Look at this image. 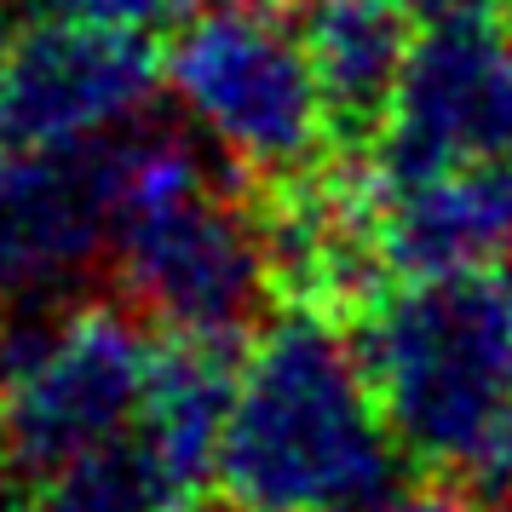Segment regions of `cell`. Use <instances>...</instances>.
<instances>
[{
	"label": "cell",
	"mask_w": 512,
	"mask_h": 512,
	"mask_svg": "<svg viewBox=\"0 0 512 512\" xmlns=\"http://www.w3.org/2000/svg\"><path fill=\"white\" fill-rule=\"evenodd\" d=\"M6 52H12V41H6V29H0V144L12 139V127H6Z\"/></svg>",
	"instance_id": "obj_16"
},
{
	"label": "cell",
	"mask_w": 512,
	"mask_h": 512,
	"mask_svg": "<svg viewBox=\"0 0 512 512\" xmlns=\"http://www.w3.org/2000/svg\"><path fill=\"white\" fill-rule=\"evenodd\" d=\"M512 162V29L443 12L415 35L380 116V179H432Z\"/></svg>",
	"instance_id": "obj_6"
},
{
	"label": "cell",
	"mask_w": 512,
	"mask_h": 512,
	"mask_svg": "<svg viewBox=\"0 0 512 512\" xmlns=\"http://www.w3.org/2000/svg\"><path fill=\"white\" fill-rule=\"evenodd\" d=\"M374 231L397 277L512 265V162L374 179Z\"/></svg>",
	"instance_id": "obj_9"
},
{
	"label": "cell",
	"mask_w": 512,
	"mask_h": 512,
	"mask_svg": "<svg viewBox=\"0 0 512 512\" xmlns=\"http://www.w3.org/2000/svg\"><path fill=\"white\" fill-rule=\"evenodd\" d=\"M231 392H236L231 340L167 334L150 357L133 443L144 449V461L162 478V489L179 501V512H196L202 489L219 484V443H225Z\"/></svg>",
	"instance_id": "obj_10"
},
{
	"label": "cell",
	"mask_w": 512,
	"mask_h": 512,
	"mask_svg": "<svg viewBox=\"0 0 512 512\" xmlns=\"http://www.w3.org/2000/svg\"><path fill=\"white\" fill-rule=\"evenodd\" d=\"M374 512H478V501H472V489L466 484H415V489H392L386 501Z\"/></svg>",
	"instance_id": "obj_14"
},
{
	"label": "cell",
	"mask_w": 512,
	"mask_h": 512,
	"mask_svg": "<svg viewBox=\"0 0 512 512\" xmlns=\"http://www.w3.org/2000/svg\"><path fill=\"white\" fill-rule=\"evenodd\" d=\"M507 495H512V489H507Z\"/></svg>",
	"instance_id": "obj_17"
},
{
	"label": "cell",
	"mask_w": 512,
	"mask_h": 512,
	"mask_svg": "<svg viewBox=\"0 0 512 512\" xmlns=\"http://www.w3.org/2000/svg\"><path fill=\"white\" fill-rule=\"evenodd\" d=\"M24 512H179V501L150 472L133 432L104 449H87L75 461L41 472Z\"/></svg>",
	"instance_id": "obj_12"
},
{
	"label": "cell",
	"mask_w": 512,
	"mask_h": 512,
	"mask_svg": "<svg viewBox=\"0 0 512 512\" xmlns=\"http://www.w3.org/2000/svg\"><path fill=\"white\" fill-rule=\"evenodd\" d=\"M173 104L242 173L294 179L334 133L300 24L265 0H213L190 12L162 58Z\"/></svg>",
	"instance_id": "obj_4"
},
{
	"label": "cell",
	"mask_w": 512,
	"mask_h": 512,
	"mask_svg": "<svg viewBox=\"0 0 512 512\" xmlns=\"http://www.w3.org/2000/svg\"><path fill=\"white\" fill-rule=\"evenodd\" d=\"M156 346L121 305H64L0 334V449L52 472L133 432Z\"/></svg>",
	"instance_id": "obj_5"
},
{
	"label": "cell",
	"mask_w": 512,
	"mask_h": 512,
	"mask_svg": "<svg viewBox=\"0 0 512 512\" xmlns=\"http://www.w3.org/2000/svg\"><path fill=\"white\" fill-rule=\"evenodd\" d=\"M12 472H18V466H12L6 449H0V512H24V495H18V484H12Z\"/></svg>",
	"instance_id": "obj_15"
},
{
	"label": "cell",
	"mask_w": 512,
	"mask_h": 512,
	"mask_svg": "<svg viewBox=\"0 0 512 512\" xmlns=\"http://www.w3.org/2000/svg\"><path fill=\"white\" fill-rule=\"evenodd\" d=\"M162 87V58L144 35L47 18L6 52V127L41 150L110 144L139 127Z\"/></svg>",
	"instance_id": "obj_7"
},
{
	"label": "cell",
	"mask_w": 512,
	"mask_h": 512,
	"mask_svg": "<svg viewBox=\"0 0 512 512\" xmlns=\"http://www.w3.org/2000/svg\"><path fill=\"white\" fill-rule=\"evenodd\" d=\"M47 18H75V24H110V29H173L190 12H202V0H35Z\"/></svg>",
	"instance_id": "obj_13"
},
{
	"label": "cell",
	"mask_w": 512,
	"mask_h": 512,
	"mask_svg": "<svg viewBox=\"0 0 512 512\" xmlns=\"http://www.w3.org/2000/svg\"><path fill=\"white\" fill-rule=\"evenodd\" d=\"M357 346L409 461L512 489V265L403 277L369 305Z\"/></svg>",
	"instance_id": "obj_2"
},
{
	"label": "cell",
	"mask_w": 512,
	"mask_h": 512,
	"mask_svg": "<svg viewBox=\"0 0 512 512\" xmlns=\"http://www.w3.org/2000/svg\"><path fill=\"white\" fill-rule=\"evenodd\" d=\"M116 236V139L0 156V311L58 300Z\"/></svg>",
	"instance_id": "obj_8"
},
{
	"label": "cell",
	"mask_w": 512,
	"mask_h": 512,
	"mask_svg": "<svg viewBox=\"0 0 512 512\" xmlns=\"http://www.w3.org/2000/svg\"><path fill=\"white\" fill-rule=\"evenodd\" d=\"M305 52L317 64L334 127H380L409 64V6L403 0H311L305 6Z\"/></svg>",
	"instance_id": "obj_11"
},
{
	"label": "cell",
	"mask_w": 512,
	"mask_h": 512,
	"mask_svg": "<svg viewBox=\"0 0 512 512\" xmlns=\"http://www.w3.org/2000/svg\"><path fill=\"white\" fill-rule=\"evenodd\" d=\"M116 271L167 334L236 340L277 277L271 225L173 127L116 139Z\"/></svg>",
	"instance_id": "obj_3"
},
{
	"label": "cell",
	"mask_w": 512,
	"mask_h": 512,
	"mask_svg": "<svg viewBox=\"0 0 512 512\" xmlns=\"http://www.w3.org/2000/svg\"><path fill=\"white\" fill-rule=\"evenodd\" d=\"M397 461L403 443L346 328L317 305L259 328L219 443L231 512H374Z\"/></svg>",
	"instance_id": "obj_1"
}]
</instances>
